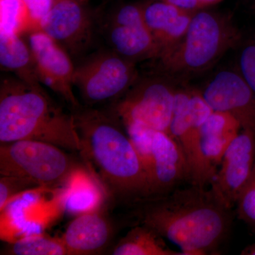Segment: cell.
Returning <instances> with one entry per match:
<instances>
[{
  "label": "cell",
  "instance_id": "cell-19",
  "mask_svg": "<svg viewBox=\"0 0 255 255\" xmlns=\"http://www.w3.org/2000/svg\"><path fill=\"white\" fill-rule=\"evenodd\" d=\"M113 255H181L166 244L154 230L139 224L131 228L112 250Z\"/></svg>",
  "mask_w": 255,
  "mask_h": 255
},
{
  "label": "cell",
  "instance_id": "cell-14",
  "mask_svg": "<svg viewBox=\"0 0 255 255\" xmlns=\"http://www.w3.org/2000/svg\"><path fill=\"white\" fill-rule=\"evenodd\" d=\"M144 168L150 187L149 197L167 194L183 182L191 183L184 152L167 132L152 130L150 152Z\"/></svg>",
  "mask_w": 255,
  "mask_h": 255
},
{
  "label": "cell",
  "instance_id": "cell-27",
  "mask_svg": "<svg viewBox=\"0 0 255 255\" xmlns=\"http://www.w3.org/2000/svg\"><path fill=\"white\" fill-rule=\"evenodd\" d=\"M242 255H255V243L248 246L241 251Z\"/></svg>",
  "mask_w": 255,
  "mask_h": 255
},
{
  "label": "cell",
  "instance_id": "cell-7",
  "mask_svg": "<svg viewBox=\"0 0 255 255\" xmlns=\"http://www.w3.org/2000/svg\"><path fill=\"white\" fill-rule=\"evenodd\" d=\"M178 85L157 68L140 73L130 89L108 108L124 125L140 123L169 134Z\"/></svg>",
  "mask_w": 255,
  "mask_h": 255
},
{
  "label": "cell",
  "instance_id": "cell-17",
  "mask_svg": "<svg viewBox=\"0 0 255 255\" xmlns=\"http://www.w3.org/2000/svg\"><path fill=\"white\" fill-rule=\"evenodd\" d=\"M114 232L108 218L95 210L72 221L61 239L68 255H97L110 244Z\"/></svg>",
  "mask_w": 255,
  "mask_h": 255
},
{
  "label": "cell",
  "instance_id": "cell-28",
  "mask_svg": "<svg viewBox=\"0 0 255 255\" xmlns=\"http://www.w3.org/2000/svg\"><path fill=\"white\" fill-rule=\"evenodd\" d=\"M199 1H200L203 7L206 8L207 6H211V5L217 4L222 0H199Z\"/></svg>",
  "mask_w": 255,
  "mask_h": 255
},
{
  "label": "cell",
  "instance_id": "cell-4",
  "mask_svg": "<svg viewBox=\"0 0 255 255\" xmlns=\"http://www.w3.org/2000/svg\"><path fill=\"white\" fill-rule=\"evenodd\" d=\"M242 41L241 31L228 15L204 9L193 15L182 41L156 60V68L176 79L204 73Z\"/></svg>",
  "mask_w": 255,
  "mask_h": 255
},
{
  "label": "cell",
  "instance_id": "cell-23",
  "mask_svg": "<svg viewBox=\"0 0 255 255\" xmlns=\"http://www.w3.org/2000/svg\"><path fill=\"white\" fill-rule=\"evenodd\" d=\"M73 194H70L68 203V209L70 211H82V213L95 211V208L100 205L101 201L100 191L93 183L86 181L82 182V186L75 187Z\"/></svg>",
  "mask_w": 255,
  "mask_h": 255
},
{
  "label": "cell",
  "instance_id": "cell-30",
  "mask_svg": "<svg viewBox=\"0 0 255 255\" xmlns=\"http://www.w3.org/2000/svg\"><path fill=\"white\" fill-rule=\"evenodd\" d=\"M115 1V0H102L104 4H108V3L112 2V1Z\"/></svg>",
  "mask_w": 255,
  "mask_h": 255
},
{
  "label": "cell",
  "instance_id": "cell-22",
  "mask_svg": "<svg viewBox=\"0 0 255 255\" xmlns=\"http://www.w3.org/2000/svg\"><path fill=\"white\" fill-rule=\"evenodd\" d=\"M40 190H48L27 179L9 176L0 177V212L18 196Z\"/></svg>",
  "mask_w": 255,
  "mask_h": 255
},
{
  "label": "cell",
  "instance_id": "cell-24",
  "mask_svg": "<svg viewBox=\"0 0 255 255\" xmlns=\"http://www.w3.org/2000/svg\"><path fill=\"white\" fill-rule=\"evenodd\" d=\"M235 207L238 219L255 232V164L251 177L240 194Z\"/></svg>",
  "mask_w": 255,
  "mask_h": 255
},
{
  "label": "cell",
  "instance_id": "cell-18",
  "mask_svg": "<svg viewBox=\"0 0 255 255\" xmlns=\"http://www.w3.org/2000/svg\"><path fill=\"white\" fill-rule=\"evenodd\" d=\"M0 65L25 83L42 87L31 49L19 33L0 32Z\"/></svg>",
  "mask_w": 255,
  "mask_h": 255
},
{
  "label": "cell",
  "instance_id": "cell-29",
  "mask_svg": "<svg viewBox=\"0 0 255 255\" xmlns=\"http://www.w3.org/2000/svg\"><path fill=\"white\" fill-rule=\"evenodd\" d=\"M60 1V0H54V2L55 1ZM75 1H78V2L82 3V4H87V3L90 0H75Z\"/></svg>",
  "mask_w": 255,
  "mask_h": 255
},
{
  "label": "cell",
  "instance_id": "cell-21",
  "mask_svg": "<svg viewBox=\"0 0 255 255\" xmlns=\"http://www.w3.org/2000/svg\"><path fill=\"white\" fill-rule=\"evenodd\" d=\"M0 32H14L21 34L31 30L26 7L21 0H0Z\"/></svg>",
  "mask_w": 255,
  "mask_h": 255
},
{
  "label": "cell",
  "instance_id": "cell-31",
  "mask_svg": "<svg viewBox=\"0 0 255 255\" xmlns=\"http://www.w3.org/2000/svg\"><path fill=\"white\" fill-rule=\"evenodd\" d=\"M253 8H254V9L255 10V4L253 5Z\"/></svg>",
  "mask_w": 255,
  "mask_h": 255
},
{
  "label": "cell",
  "instance_id": "cell-6",
  "mask_svg": "<svg viewBox=\"0 0 255 255\" xmlns=\"http://www.w3.org/2000/svg\"><path fill=\"white\" fill-rule=\"evenodd\" d=\"M139 75L137 63L109 48H100L75 65L74 87L85 106H110L130 89Z\"/></svg>",
  "mask_w": 255,
  "mask_h": 255
},
{
  "label": "cell",
  "instance_id": "cell-15",
  "mask_svg": "<svg viewBox=\"0 0 255 255\" xmlns=\"http://www.w3.org/2000/svg\"><path fill=\"white\" fill-rule=\"evenodd\" d=\"M241 130L237 119L228 114L213 112L206 119L199 140L201 187L210 186L228 146Z\"/></svg>",
  "mask_w": 255,
  "mask_h": 255
},
{
  "label": "cell",
  "instance_id": "cell-5",
  "mask_svg": "<svg viewBox=\"0 0 255 255\" xmlns=\"http://www.w3.org/2000/svg\"><path fill=\"white\" fill-rule=\"evenodd\" d=\"M64 150L38 140L1 143L0 175L29 179L48 190L71 182L82 169Z\"/></svg>",
  "mask_w": 255,
  "mask_h": 255
},
{
  "label": "cell",
  "instance_id": "cell-25",
  "mask_svg": "<svg viewBox=\"0 0 255 255\" xmlns=\"http://www.w3.org/2000/svg\"><path fill=\"white\" fill-rule=\"evenodd\" d=\"M238 71L255 92V34L242 46L238 58Z\"/></svg>",
  "mask_w": 255,
  "mask_h": 255
},
{
  "label": "cell",
  "instance_id": "cell-13",
  "mask_svg": "<svg viewBox=\"0 0 255 255\" xmlns=\"http://www.w3.org/2000/svg\"><path fill=\"white\" fill-rule=\"evenodd\" d=\"M200 91L213 112L230 114L255 132V92L238 70L218 72Z\"/></svg>",
  "mask_w": 255,
  "mask_h": 255
},
{
  "label": "cell",
  "instance_id": "cell-8",
  "mask_svg": "<svg viewBox=\"0 0 255 255\" xmlns=\"http://www.w3.org/2000/svg\"><path fill=\"white\" fill-rule=\"evenodd\" d=\"M99 36L107 48L133 63L159 58L158 47L144 17L143 2L116 5L96 13Z\"/></svg>",
  "mask_w": 255,
  "mask_h": 255
},
{
  "label": "cell",
  "instance_id": "cell-16",
  "mask_svg": "<svg viewBox=\"0 0 255 255\" xmlns=\"http://www.w3.org/2000/svg\"><path fill=\"white\" fill-rule=\"evenodd\" d=\"M143 11L146 25L158 47L157 59L168 53L182 41L195 12L162 0L145 1Z\"/></svg>",
  "mask_w": 255,
  "mask_h": 255
},
{
  "label": "cell",
  "instance_id": "cell-10",
  "mask_svg": "<svg viewBox=\"0 0 255 255\" xmlns=\"http://www.w3.org/2000/svg\"><path fill=\"white\" fill-rule=\"evenodd\" d=\"M213 111L200 90L178 85L169 134L181 147L190 171V184L200 186L201 127Z\"/></svg>",
  "mask_w": 255,
  "mask_h": 255
},
{
  "label": "cell",
  "instance_id": "cell-26",
  "mask_svg": "<svg viewBox=\"0 0 255 255\" xmlns=\"http://www.w3.org/2000/svg\"><path fill=\"white\" fill-rule=\"evenodd\" d=\"M21 1L27 11L30 23H31V30L39 28L41 21L46 17L54 4V0H21Z\"/></svg>",
  "mask_w": 255,
  "mask_h": 255
},
{
  "label": "cell",
  "instance_id": "cell-3",
  "mask_svg": "<svg viewBox=\"0 0 255 255\" xmlns=\"http://www.w3.org/2000/svg\"><path fill=\"white\" fill-rule=\"evenodd\" d=\"M22 140L48 142L80 152L82 143L73 113H67L42 87L13 75L0 81V142Z\"/></svg>",
  "mask_w": 255,
  "mask_h": 255
},
{
  "label": "cell",
  "instance_id": "cell-9",
  "mask_svg": "<svg viewBox=\"0 0 255 255\" xmlns=\"http://www.w3.org/2000/svg\"><path fill=\"white\" fill-rule=\"evenodd\" d=\"M85 5L75 0L55 1L39 26L78 61L90 54L100 36L96 13Z\"/></svg>",
  "mask_w": 255,
  "mask_h": 255
},
{
  "label": "cell",
  "instance_id": "cell-11",
  "mask_svg": "<svg viewBox=\"0 0 255 255\" xmlns=\"http://www.w3.org/2000/svg\"><path fill=\"white\" fill-rule=\"evenodd\" d=\"M27 43L42 85L61 97L72 110L80 107L74 92L75 65L71 57L40 28L28 32Z\"/></svg>",
  "mask_w": 255,
  "mask_h": 255
},
{
  "label": "cell",
  "instance_id": "cell-12",
  "mask_svg": "<svg viewBox=\"0 0 255 255\" xmlns=\"http://www.w3.org/2000/svg\"><path fill=\"white\" fill-rule=\"evenodd\" d=\"M255 164V132L242 129L228 146L210 184V189L228 209L236 206Z\"/></svg>",
  "mask_w": 255,
  "mask_h": 255
},
{
  "label": "cell",
  "instance_id": "cell-20",
  "mask_svg": "<svg viewBox=\"0 0 255 255\" xmlns=\"http://www.w3.org/2000/svg\"><path fill=\"white\" fill-rule=\"evenodd\" d=\"M1 255H68L61 238L46 235L26 236L6 246Z\"/></svg>",
  "mask_w": 255,
  "mask_h": 255
},
{
  "label": "cell",
  "instance_id": "cell-2",
  "mask_svg": "<svg viewBox=\"0 0 255 255\" xmlns=\"http://www.w3.org/2000/svg\"><path fill=\"white\" fill-rule=\"evenodd\" d=\"M80 153L114 204L132 206L150 196L145 169L122 121L109 108L81 105L72 111Z\"/></svg>",
  "mask_w": 255,
  "mask_h": 255
},
{
  "label": "cell",
  "instance_id": "cell-1",
  "mask_svg": "<svg viewBox=\"0 0 255 255\" xmlns=\"http://www.w3.org/2000/svg\"><path fill=\"white\" fill-rule=\"evenodd\" d=\"M131 206L138 224L179 247L181 255L217 253L233 222L232 209L210 188L194 184L146 198Z\"/></svg>",
  "mask_w": 255,
  "mask_h": 255
},
{
  "label": "cell",
  "instance_id": "cell-32",
  "mask_svg": "<svg viewBox=\"0 0 255 255\" xmlns=\"http://www.w3.org/2000/svg\"><path fill=\"white\" fill-rule=\"evenodd\" d=\"M253 1H255V0H253Z\"/></svg>",
  "mask_w": 255,
  "mask_h": 255
}]
</instances>
